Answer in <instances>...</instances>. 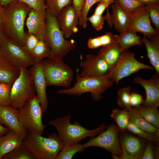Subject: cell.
I'll return each instance as SVG.
<instances>
[{
    "label": "cell",
    "mask_w": 159,
    "mask_h": 159,
    "mask_svg": "<svg viewBox=\"0 0 159 159\" xmlns=\"http://www.w3.org/2000/svg\"><path fill=\"white\" fill-rule=\"evenodd\" d=\"M71 118L70 115H66L48 122L49 125L57 129L58 136L64 147L80 143L82 139L88 137L93 138L105 130L107 127L103 123L95 129L89 130L82 126L77 122L71 124Z\"/></svg>",
    "instance_id": "cell-1"
},
{
    "label": "cell",
    "mask_w": 159,
    "mask_h": 159,
    "mask_svg": "<svg viewBox=\"0 0 159 159\" xmlns=\"http://www.w3.org/2000/svg\"><path fill=\"white\" fill-rule=\"evenodd\" d=\"M5 8L6 19L2 29L7 38L23 47L26 34L25 21L31 9L25 4L17 1L10 3Z\"/></svg>",
    "instance_id": "cell-2"
},
{
    "label": "cell",
    "mask_w": 159,
    "mask_h": 159,
    "mask_svg": "<svg viewBox=\"0 0 159 159\" xmlns=\"http://www.w3.org/2000/svg\"><path fill=\"white\" fill-rule=\"evenodd\" d=\"M45 31L43 40L49 47L50 57L62 60L76 47L74 42L65 38L58 25L57 17L47 8Z\"/></svg>",
    "instance_id": "cell-3"
},
{
    "label": "cell",
    "mask_w": 159,
    "mask_h": 159,
    "mask_svg": "<svg viewBox=\"0 0 159 159\" xmlns=\"http://www.w3.org/2000/svg\"><path fill=\"white\" fill-rule=\"evenodd\" d=\"M76 72V82L73 87L59 90L57 91L58 94L80 96L90 92L93 100L98 102L103 98L102 95L114 84L107 74L99 77H85L80 75L78 69Z\"/></svg>",
    "instance_id": "cell-4"
},
{
    "label": "cell",
    "mask_w": 159,
    "mask_h": 159,
    "mask_svg": "<svg viewBox=\"0 0 159 159\" xmlns=\"http://www.w3.org/2000/svg\"><path fill=\"white\" fill-rule=\"evenodd\" d=\"M22 145L36 159H55L64 147L58 134L55 133L44 138L41 135L28 132Z\"/></svg>",
    "instance_id": "cell-5"
},
{
    "label": "cell",
    "mask_w": 159,
    "mask_h": 159,
    "mask_svg": "<svg viewBox=\"0 0 159 159\" xmlns=\"http://www.w3.org/2000/svg\"><path fill=\"white\" fill-rule=\"evenodd\" d=\"M42 63L47 86L71 87L74 72L62 60L49 57Z\"/></svg>",
    "instance_id": "cell-6"
},
{
    "label": "cell",
    "mask_w": 159,
    "mask_h": 159,
    "mask_svg": "<svg viewBox=\"0 0 159 159\" xmlns=\"http://www.w3.org/2000/svg\"><path fill=\"white\" fill-rule=\"evenodd\" d=\"M20 72L11 87L10 105L20 109L29 100L36 96L32 75L27 68H20Z\"/></svg>",
    "instance_id": "cell-7"
},
{
    "label": "cell",
    "mask_w": 159,
    "mask_h": 159,
    "mask_svg": "<svg viewBox=\"0 0 159 159\" xmlns=\"http://www.w3.org/2000/svg\"><path fill=\"white\" fill-rule=\"evenodd\" d=\"M43 114L39 101L36 96L29 100L21 109H19L18 117L27 133L42 135L46 126L42 123Z\"/></svg>",
    "instance_id": "cell-8"
},
{
    "label": "cell",
    "mask_w": 159,
    "mask_h": 159,
    "mask_svg": "<svg viewBox=\"0 0 159 159\" xmlns=\"http://www.w3.org/2000/svg\"><path fill=\"white\" fill-rule=\"evenodd\" d=\"M134 52L125 51L117 62L107 74L114 83L117 84L122 79L143 69L155 70L151 66L145 64L137 60Z\"/></svg>",
    "instance_id": "cell-9"
},
{
    "label": "cell",
    "mask_w": 159,
    "mask_h": 159,
    "mask_svg": "<svg viewBox=\"0 0 159 159\" xmlns=\"http://www.w3.org/2000/svg\"><path fill=\"white\" fill-rule=\"evenodd\" d=\"M119 128L112 123L98 135L91 138L83 145L85 148L90 147L102 148L110 152L115 159H119L122 154L121 145L119 141Z\"/></svg>",
    "instance_id": "cell-10"
},
{
    "label": "cell",
    "mask_w": 159,
    "mask_h": 159,
    "mask_svg": "<svg viewBox=\"0 0 159 159\" xmlns=\"http://www.w3.org/2000/svg\"><path fill=\"white\" fill-rule=\"evenodd\" d=\"M1 57L19 68H27L34 62L30 54L18 43L7 38L0 46Z\"/></svg>",
    "instance_id": "cell-11"
},
{
    "label": "cell",
    "mask_w": 159,
    "mask_h": 159,
    "mask_svg": "<svg viewBox=\"0 0 159 159\" xmlns=\"http://www.w3.org/2000/svg\"><path fill=\"white\" fill-rule=\"evenodd\" d=\"M128 29L141 33L148 38L159 33L152 26L149 13L145 6L130 15Z\"/></svg>",
    "instance_id": "cell-12"
},
{
    "label": "cell",
    "mask_w": 159,
    "mask_h": 159,
    "mask_svg": "<svg viewBox=\"0 0 159 159\" xmlns=\"http://www.w3.org/2000/svg\"><path fill=\"white\" fill-rule=\"evenodd\" d=\"M82 70L80 75L82 77H99L107 75L112 68L102 58L92 54H88L81 62Z\"/></svg>",
    "instance_id": "cell-13"
},
{
    "label": "cell",
    "mask_w": 159,
    "mask_h": 159,
    "mask_svg": "<svg viewBox=\"0 0 159 159\" xmlns=\"http://www.w3.org/2000/svg\"><path fill=\"white\" fill-rule=\"evenodd\" d=\"M57 19L59 28L65 39L69 38L77 32L79 17L72 5L64 8Z\"/></svg>",
    "instance_id": "cell-14"
},
{
    "label": "cell",
    "mask_w": 159,
    "mask_h": 159,
    "mask_svg": "<svg viewBox=\"0 0 159 159\" xmlns=\"http://www.w3.org/2000/svg\"><path fill=\"white\" fill-rule=\"evenodd\" d=\"M29 71L33 78L36 96L39 101L44 114L47 108L48 101L46 94L47 86L42 62L35 63L31 66Z\"/></svg>",
    "instance_id": "cell-15"
},
{
    "label": "cell",
    "mask_w": 159,
    "mask_h": 159,
    "mask_svg": "<svg viewBox=\"0 0 159 159\" xmlns=\"http://www.w3.org/2000/svg\"><path fill=\"white\" fill-rule=\"evenodd\" d=\"M120 143L122 154L119 159H142L145 144L141 139L125 134L121 137Z\"/></svg>",
    "instance_id": "cell-16"
},
{
    "label": "cell",
    "mask_w": 159,
    "mask_h": 159,
    "mask_svg": "<svg viewBox=\"0 0 159 159\" xmlns=\"http://www.w3.org/2000/svg\"><path fill=\"white\" fill-rule=\"evenodd\" d=\"M134 83L140 85L145 90L146 97L142 105H153L158 108L159 106V77L155 74L149 80L137 76L134 78Z\"/></svg>",
    "instance_id": "cell-17"
},
{
    "label": "cell",
    "mask_w": 159,
    "mask_h": 159,
    "mask_svg": "<svg viewBox=\"0 0 159 159\" xmlns=\"http://www.w3.org/2000/svg\"><path fill=\"white\" fill-rule=\"evenodd\" d=\"M19 109L0 104V124L14 131L24 140L27 132L18 119Z\"/></svg>",
    "instance_id": "cell-18"
},
{
    "label": "cell",
    "mask_w": 159,
    "mask_h": 159,
    "mask_svg": "<svg viewBox=\"0 0 159 159\" xmlns=\"http://www.w3.org/2000/svg\"><path fill=\"white\" fill-rule=\"evenodd\" d=\"M46 11H41L31 9L26 19L27 32L35 35L39 39H43L46 25Z\"/></svg>",
    "instance_id": "cell-19"
},
{
    "label": "cell",
    "mask_w": 159,
    "mask_h": 159,
    "mask_svg": "<svg viewBox=\"0 0 159 159\" xmlns=\"http://www.w3.org/2000/svg\"><path fill=\"white\" fill-rule=\"evenodd\" d=\"M142 39L146 47L147 57L155 74L159 75V33L150 38L144 36Z\"/></svg>",
    "instance_id": "cell-20"
},
{
    "label": "cell",
    "mask_w": 159,
    "mask_h": 159,
    "mask_svg": "<svg viewBox=\"0 0 159 159\" xmlns=\"http://www.w3.org/2000/svg\"><path fill=\"white\" fill-rule=\"evenodd\" d=\"M125 51L115 41L110 44L102 46L97 55L104 59L112 69Z\"/></svg>",
    "instance_id": "cell-21"
},
{
    "label": "cell",
    "mask_w": 159,
    "mask_h": 159,
    "mask_svg": "<svg viewBox=\"0 0 159 159\" xmlns=\"http://www.w3.org/2000/svg\"><path fill=\"white\" fill-rule=\"evenodd\" d=\"M112 14L111 15L112 23L116 30L121 34L128 29L130 14L123 9L115 0L111 6Z\"/></svg>",
    "instance_id": "cell-22"
},
{
    "label": "cell",
    "mask_w": 159,
    "mask_h": 159,
    "mask_svg": "<svg viewBox=\"0 0 159 159\" xmlns=\"http://www.w3.org/2000/svg\"><path fill=\"white\" fill-rule=\"evenodd\" d=\"M24 139L13 131L9 129L4 135L0 137V159L16 148L21 145Z\"/></svg>",
    "instance_id": "cell-23"
},
{
    "label": "cell",
    "mask_w": 159,
    "mask_h": 159,
    "mask_svg": "<svg viewBox=\"0 0 159 159\" xmlns=\"http://www.w3.org/2000/svg\"><path fill=\"white\" fill-rule=\"evenodd\" d=\"M20 72L19 68L2 57L0 58V83L12 85Z\"/></svg>",
    "instance_id": "cell-24"
},
{
    "label": "cell",
    "mask_w": 159,
    "mask_h": 159,
    "mask_svg": "<svg viewBox=\"0 0 159 159\" xmlns=\"http://www.w3.org/2000/svg\"><path fill=\"white\" fill-rule=\"evenodd\" d=\"M114 38L125 50L135 46L140 45L143 43V40L136 32L128 29L119 35L114 34Z\"/></svg>",
    "instance_id": "cell-25"
},
{
    "label": "cell",
    "mask_w": 159,
    "mask_h": 159,
    "mask_svg": "<svg viewBox=\"0 0 159 159\" xmlns=\"http://www.w3.org/2000/svg\"><path fill=\"white\" fill-rule=\"evenodd\" d=\"M133 108L147 121L157 128H159V112L158 108L153 105H142Z\"/></svg>",
    "instance_id": "cell-26"
},
{
    "label": "cell",
    "mask_w": 159,
    "mask_h": 159,
    "mask_svg": "<svg viewBox=\"0 0 159 159\" xmlns=\"http://www.w3.org/2000/svg\"><path fill=\"white\" fill-rule=\"evenodd\" d=\"M130 121L143 130L150 133H155L159 129L145 120L134 108L128 109Z\"/></svg>",
    "instance_id": "cell-27"
},
{
    "label": "cell",
    "mask_w": 159,
    "mask_h": 159,
    "mask_svg": "<svg viewBox=\"0 0 159 159\" xmlns=\"http://www.w3.org/2000/svg\"><path fill=\"white\" fill-rule=\"evenodd\" d=\"M30 54L34 63L42 62L44 58L50 57V49L43 39H39Z\"/></svg>",
    "instance_id": "cell-28"
},
{
    "label": "cell",
    "mask_w": 159,
    "mask_h": 159,
    "mask_svg": "<svg viewBox=\"0 0 159 159\" xmlns=\"http://www.w3.org/2000/svg\"><path fill=\"white\" fill-rule=\"evenodd\" d=\"M110 116L114 120L119 130H126L129 122V115L128 109L124 108L120 110L117 108H114Z\"/></svg>",
    "instance_id": "cell-29"
},
{
    "label": "cell",
    "mask_w": 159,
    "mask_h": 159,
    "mask_svg": "<svg viewBox=\"0 0 159 159\" xmlns=\"http://www.w3.org/2000/svg\"><path fill=\"white\" fill-rule=\"evenodd\" d=\"M126 130L139 137L150 142H158L159 129L155 133H148L141 129L133 123L129 121Z\"/></svg>",
    "instance_id": "cell-30"
},
{
    "label": "cell",
    "mask_w": 159,
    "mask_h": 159,
    "mask_svg": "<svg viewBox=\"0 0 159 159\" xmlns=\"http://www.w3.org/2000/svg\"><path fill=\"white\" fill-rule=\"evenodd\" d=\"M2 159H36L33 155L22 144L4 155Z\"/></svg>",
    "instance_id": "cell-31"
},
{
    "label": "cell",
    "mask_w": 159,
    "mask_h": 159,
    "mask_svg": "<svg viewBox=\"0 0 159 159\" xmlns=\"http://www.w3.org/2000/svg\"><path fill=\"white\" fill-rule=\"evenodd\" d=\"M85 148L83 145L80 143L64 147L58 153L55 159H71L76 153L85 151Z\"/></svg>",
    "instance_id": "cell-32"
},
{
    "label": "cell",
    "mask_w": 159,
    "mask_h": 159,
    "mask_svg": "<svg viewBox=\"0 0 159 159\" xmlns=\"http://www.w3.org/2000/svg\"><path fill=\"white\" fill-rule=\"evenodd\" d=\"M132 87L130 86L119 89L117 93V104L121 108L129 109L132 108L130 103V95Z\"/></svg>",
    "instance_id": "cell-33"
},
{
    "label": "cell",
    "mask_w": 159,
    "mask_h": 159,
    "mask_svg": "<svg viewBox=\"0 0 159 159\" xmlns=\"http://www.w3.org/2000/svg\"><path fill=\"white\" fill-rule=\"evenodd\" d=\"M47 8L56 17L65 7L72 5V0H45Z\"/></svg>",
    "instance_id": "cell-34"
},
{
    "label": "cell",
    "mask_w": 159,
    "mask_h": 159,
    "mask_svg": "<svg viewBox=\"0 0 159 159\" xmlns=\"http://www.w3.org/2000/svg\"><path fill=\"white\" fill-rule=\"evenodd\" d=\"M159 3H152L145 5L148 11L149 17L154 26L155 30L159 33Z\"/></svg>",
    "instance_id": "cell-35"
},
{
    "label": "cell",
    "mask_w": 159,
    "mask_h": 159,
    "mask_svg": "<svg viewBox=\"0 0 159 159\" xmlns=\"http://www.w3.org/2000/svg\"><path fill=\"white\" fill-rule=\"evenodd\" d=\"M118 4L129 14L134 12L137 9L145 6L137 0H116Z\"/></svg>",
    "instance_id": "cell-36"
},
{
    "label": "cell",
    "mask_w": 159,
    "mask_h": 159,
    "mask_svg": "<svg viewBox=\"0 0 159 159\" xmlns=\"http://www.w3.org/2000/svg\"><path fill=\"white\" fill-rule=\"evenodd\" d=\"M97 2H99L98 0H85L79 21V24L83 28L85 29L87 27V16L90 9L93 5Z\"/></svg>",
    "instance_id": "cell-37"
},
{
    "label": "cell",
    "mask_w": 159,
    "mask_h": 159,
    "mask_svg": "<svg viewBox=\"0 0 159 159\" xmlns=\"http://www.w3.org/2000/svg\"><path fill=\"white\" fill-rule=\"evenodd\" d=\"M11 85L0 83V104L10 105V93Z\"/></svg>",
    "instance_id": "cell-38"
},
{
    "label": "cell",
    "mask_w": 159,
    "mask_h": 159,
    "mask_svg": "<svg viewBox=\"0 0 159 159\" xmlns=\"http://www.w3.org/2000/svg\"><path fill=\"white\" fill-rule=\"evenodd\" d=\"M18 2H22L26 4L31 9L43 11L46 10L45 0H18Z\"/></svg>",
    "instance_id": "cell-39"
},
{
    "label": "cell",
    "mask_w": 159,
    "mask_h": 159,
    "mask_svg": "<svg viewBox=\"0 0 159 159\" xmlns=\"http://www.w3.org/2000/svg\"><path fill=\"white\" fill-rule=\"evenodd\" d=\"M39 40L34 34L26 32L25 44L23 47L30 54Z\"/></svg>",
    "instance_id": "cell-40"
},
{
    "label": "cell",
    "mask_w": 159,
    "mask_h": 159,
    "mask_svg": "<svg viewBox=\"0 0 159 159\" xmlns=\"http://www.w3.org/2000/svg\"><path fill=\"white\" fill-rule=\"evenodd\" d=\"M105 20V16L94 14L87 18V21H89L93 28L97 31H100L102 29Z\"/></svg>",
    "instance_id": "cell-41"
},
{
    "label": "cell",
    "mask_w": 159,
    "mask_h": 159,
    "mask_svg": "<svg viewBox=\"0 0 159 159\" xmlns=\"http://www.w3.org/2000/svg\"><path fill=\"white\" fill-rule=\"evenodd\" d=\"M144 100L143 96L137 92H131L130 98V105L131 107H135L141 105Z\"/></svg>",
    "instance_id": "cell-42"
},
{
    "label": "cell",
    "mask_w": 159,
    "mask_h": 159,
    "mask_svg": "<svg viewBox=\"0 0 159 159\" xmlns=\"http://www.w3.org/2000/svg\"><path fill=\"white\" fill-rule=\"evenodd\" d=\"M155 158L153 145L150 142H149L145 147L142 159H154Z\"/></svg>",
    "instance_id": "cell-43"
},
{
    "label": "cell",
    "mask_w": 159,
    "mask_h": 159,
    "mask_svg": "<svg viewBox=\"0 0 159 159\" xmlns=\"http://www.w3.org/2000/svg\"><path fill=\"white\" fill-rule=\"evenodd\" d=\"M102 46L110 44L115 41L114 34L111 32H108L105 34L99 36Z\"/></svg>",
    "instance_id": "cell-44"
},
{
    "label": "cell",
    "mask_w": 159,
    "mask_h": 159,
    "mask_svg": "<svg viewBox=\"0 0 159 159\" xmlns=\"http://www.w3.org/2000/svg\"><path fill=\"white\" fill-rule=\"evenodd\" d=\"M85 0H72V5L75 9L79 19H80L81 11L85 5Z\"/></svg>",
    "instance_id": "cell-45"
},
{
    "label": "cell",
    "mask_w": 159,
    "mask_h": 159,
    "mask_svg": "<svg viewBox=\"0 0 159 159\" xmlns=\"http://www.w3.org/2000/svg\"><path fill=\"white\" fill-rule=\"evenodd\" d=\"M87 45L88 48L91 49H95L102 46L99 36L89 38Z\"/></svg>",
    "instance_id": "cell-46"
},
{
    "label": "cell",
    "mask_w": 159,
    "mask_h": 159,
    "mask_svg": "<svg viewBox=\"0 0 159 159\" xmlns=\"http://www.w3.org/2000/svg\"><path fill=\"white\" fill-rule=\"evenodd\" d=\"M109 5L103 2H99L96 8L94 14L97 15L101 16Z\"/></svg>",
    "instance_id": "cell-47"
},
{
    "label": "cell",
    "mask_w": 159,
    "mask_h": 159,
    "mask_svg": "<svg viewBox=\"0 0 159 159\" xmlns=\"http://www.w3.org/2000/svg\"><path fill=\"white\" fill-rule=\"evenodd\" d=\"M5 19V8L0 2V26L1 28Z\"/></svg>",
    "instance_id": "cell-48"
},
{
    "label": "cell",
    "mask_w": 159,
    "mask_h": 159,
    "mask_svg": "<svg viewBox=\"0 0 159 159\" xmlns=\"http://www.w3.org/2000/svg\"><path fill=\"white\" fill-rule=\"evenodd\" d=\"M9 129V128L0 124V137L6 134Z\"/></svg>",
    "instance_id": "cell-49"
},
{
    "label": "cell",
    "mask_w": 159,
    "mask_h": 159,
    "mask_svg": "<svg viewBox=\"0 0 159 159\" xmlns=\"http://www.w3.org/2000/svg\"><path fill=\"white\" fill-rule=\"evenodd\" d=\"M145 5L152 3H159V0H137Z\"/></svg>",
    "instance_id": "cell-50"
},
{
    "label": "cell",
    "mask_w": 159,
    "mask_h": 159,
    "mask_svg": "<svg viewBox=\"0 0 159 159\" xmlns=\"http://www.w3.org/2000/svg\"><path fill=\"white\" fill-rule=\"evenodd\" d=\"M7 37L4 34L0 26V46L6 40Z\"/></svg>",
    "instance_id": "cell-51"
},
{
    "label": "cell",
    "mask_w": 159,
    "mask_h": 159,
    "mask_svg": "<svg viewBox=\"0 0 159 159\" xmlns=\"http://www.w3.org/2000/svg\"><path fill=\"white\" fill-rule=\"evenodd\" d=\"M18 0H0V2L5 7L8 4L11 2L17 1Z\"/></svg>",
    "instance_id": "cell-52"
},
{
    "label": "cell",
    "mask_w": 159,
    "mask_h": 159,
    "mask_svg": "<svg viewBox=\"0 0 159 159\" xmlns=\"http://www.w3.org/2000/svg\"><path fill=\"white\" fill-rule=\"evenodd\" d=\"M99 2L106 3L109 6L114 2L115 0H98Z\"/></svg>",
    "instance_id": "cell-53"
},
{
    "label": "cell",
    "mask_w": 159,
    "mask_h": 159,
    "mask_svg": "<svg viewBox=\"0 0 159 159\" xmlns=\"http://www.w3.org/2000/svg\"><path fill=\"white\" fill-rule=\"evenodd\" d=\"M1 57V51L0 48V58Z\"/></svg>",
    "instance_id": "cell-54"
}]
</instances>
